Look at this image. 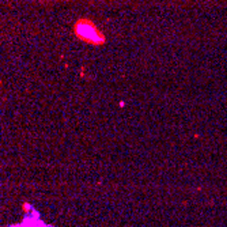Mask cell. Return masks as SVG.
<instances>
[{
  "mask_svg": "<svg viewBox=\"0 0 227 227\" xmlns=\"http://www.w3.org/2000/svg\"><path fill=\"white\" fill-rule=\"evenodd\" d=\"M74 33L79 40L84 41L91 45H102L105 44V35L90 19L80 18L74 25Z\"/></svg>",
  "mask_w": 227,
  "mask_h": 227,
  "instance_id": "obj_1",
  "label": "cell"
},
{
  "mask_svg": "<svg viewBox=\"0 0 227 227\" xmlns=\"http://www.w3.org/2000/svg\"><path fill=\"white\" fill-rule=\"evenodd\" d=\"M22 209H23V212H30L33 209V207L29 203H23L22 204Z\"/></svg>",
  "mask_w": 227,
  "mask_h": 227,
  "instance_id": "obj_2",
  "label": "cell"
},
{
  "mask_svg": "<svg viewBox=\"0 0 227 227\" xmlns=\"http://www.w3.org/2000/svg\"><path fill=\"white\" fill-rule=\"evenodd\" d=\"M10 227H22V225L19 223V225H12V226H10Z\"/></svg>",
  "mask_w": 227,
  "mask_h": 227,
  "instance_id": "obj_3",
  "label": "cell"
}]
</instances>
